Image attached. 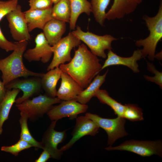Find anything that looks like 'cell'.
<instances>
[{"instance_id": "obj_1", "label": "cell", "mask_w": 162, "mask_h": 162, "mask_svg": "<svg viewBox=\"0 0 162 162\" xmlns=\"http://www.w3.org/2000/svg\"><path fill=\"white\" fill-rule=\"evenodd\" d=\"M100 61L85 45L82 44L75 50L74 56L70 61L60 65L59 67L84 89L101 70L102 65Z\"/></svg>"}, {"instance_id": "obj_2", "label": "cell", "mask_w": 162, "mask_h": 162, "mask_svg": "<svg viewBox=\"0 0 162 162\" xmlns=\"http://www.w3.org/2000/svg\"><path fill=\"white\" fill-rule=\"evenodd\" d=\"M16 47L9 55L0 59V70L2 74V82L5 86L19 77L29 76L41 77L44 73L31 71L26 68L23 61V54L28 45V41L16 42Z\"/></svg>"}, {"instance_id": "obj_3", "label": "cell", "mask_w": 162, "mask_h": 162, "mask_svg": "<svg viewBox=\"0 0 162 162\" xmlns=\"http://www.w3.org/2000/svg\"><path fill=\"white\" fill-rule=\"evenodd\" d=\"M146 25L149 31L148 36L144 39L136 40V45L142 46L140 50L143 58L147 57L151 61L154 60L157 46L162 38V3L160 2L158 11L155 16H143Z\"/></svg>"}, {"instance_id": "obj_4", "label": "cell", "mask_w": 162, "mask_h": 162, "mask_svg": "<svg viewBox=\"0 0 162 162\" xmlns=\"http://www.w3.org/2000/svg\"><path fill=\"white\" fill-rule=\"evenodd\" d=\"M62 101L57 97L40 95L32 99H28L16 104V106L20 112L24 113L28 118L32 120L47 113L53 105L60 103Z\"/></svg>"}, {"instance_id": "obj_5", "label": "cell", "mask_w": 162, "mask_h": 162, "mask_svg": "<svg viewBox=\"0 0 162 162\" xmlns=\"http://www.w3.org/2000/svg\"><path fill=\"white\" fill-rule=\"evenodd\" d=\"M76 28V30L73 31L72 33L84 43L90 49L91 52L97 57L106 58L107 55L105 50H111L112 42L117 40L110 34L98 35L88 31L84 32L78 26Z\"/></svg>"}, {"instance_id": "obj_6", "label": "cell", "mask_w": 162, "mask_h": 162, "mask_svg": "<svg viewBox=\"0 0 162 162\" xmlns=\"http://www.w3.org/2000/svg\"><path fill=\"white\" fill-rule=\"evenodd\" d=\"M105 149L108 151H127L144 157L157 155L162 157V142L160 140L140 141L131 140L125 141L117 146H109Z\"/></svg>"}, {"instance_id": "obj_7", "label": "cell", "mask_w": 162, "mask_h": 162, "mask_svg": "<svg viewBox=\"0 0 162 162\" xmlns=\"http://www.w3.org/2000/svg\"><path fill=\"white\" fill-rule=\"evenodd\" d=\"M85 115L105 131L108 136L107 145L110 146L119 138L128 135L124 128L125 119L123 117L105 118L90 112L86 113Z\"/></svg>"}, {"instance_id": "obj_8", "label": "cell", "mask_w": 162, "mask_h": 162, "mask_svg": "<svg viewBox=\"0 0 162 162\" xmlns=\"http://www.w3.org/2000/svg\"><path fill=\"white\" fill-rule=\"evenodd\" d=\"M81 44V41L72 32L62 38L56 44L52 46L53 57L48 66V71L66 62H69L72 58L71 52L72 49Z\"/></svg>"}, {"instance_id": "obj_9", "label": "cell", "mask_w": 162, "mask_h": 162, "mask_svg": "<svg viewBox=\"0 0 162 162\" xmlns=\"http://www.w3.org/2000/svg\"><path fill=\"white\" fill-rule=\"evenodd\" d=\"M6 17L10 33L14 40L19 42L31 40L26 20L20 5L18 4L16 8L7 14Z\"/></svg>"}, {"instance_id": "obj_10", "label": "cell", "mask_w": 162, "mask_h": 162, "mask_svg": "<svg viewBox=\"0 0 162 162\" xmlns=\"http://www.w3.org/2000/svg\"><path fill=\"white\" fill-rule=\"evenodd\" d=\"M88 108L86 104H81L76 100H62L59 104L53 106L47 113L52 121H58L63 118H76L78 115L86 112Z\"/></svg>"}, {"instance_id": "obj_11", "label": "cell", "mask_w": 162, "mask_h": 162, "mask_svg": "<svg viewBox=\"0 0 162 162\" xmlns=\"http://www.w3.org/2000/svg\"><path fill=\"white\" fill-rule=\"evenodd\" d=\"M57 121H52L50 124L44 132L40 142L43 150L48 151L51 158L60 159L63 154V152L58 149V146L63 142L66 137V131L56 130L55 128Z\"/></svg>"}, {"instance_id": "obj_12", "label": "cell", "mask_w": 162, "mask_h": 162, "mask_svg": "<svg viewBox=\"0 0 162 162\" xmlns=\"http://www.w3.org/2000/svg\"><path fill=\"white\" fill-rule=\"evenodd\" d=\"M99 128L93 121L86 115L77 117L71 134L72 138L60 149L63 152L69 149L77 141L85 136H95L98 132Z\"/></svg>"}, {"instance_id": "obj_13", "label": "cell", "mask_w": 162, "mask_h": 162, "mask_svg": "<svg viewBox=\"0 0 162 162\" xmlns=\"http://www.w3.org/2000/svg\"><path fill=\"white\" fill-rule=\"evenodd\" d=\"M34 41L35 47L26 50L23 57L30 62L40 61L44 63L48 62L53 54L52 46L50 45L42 32L37 35Z\"/></svg>"}, {"instance_id": "obj_14", "label": "cell", "mask_w": 162, "mask_h": 162, "mask_svg": "<svg viewBox=\"0 0 162 162\" xmlns=\"http://www.w3.org/2000/svg\"><path fill=\"white\" fill-rule=\"evenodd\" d=\"M5 87L8 89L17 88L23 92L22 96L15 100L16 104H19L29 99L40 90L41 87V78L35 77L23 79L17 78L7 84Z\"/></svg>"}, {"instance_id": "obj_15", "label": "cell", "mask_w": 162, "mask_h": 162, "mask_svg": "<svg viewBox=\"0 0 162 162\" xmlns=\"http://www.w3.org/2000/svg\"><path fill=\"white\" fill-rule=\"evenodd\" d=\"M107 58L102 66L101 70L110 66L122 65L127 66L135 73L140 72L137 61L143 58L140 50H135L132 55L125 57L120 56L114 52L112 50H109Z\"/></svg>"}, {"instance_id": "obj_16", "label": "cell", "mask_w": 162, "mask_h": 162, "mask_svg": "<svg viewBox=\"0 0 162 162\" xmlns=\"http://www.w3.org/2000/svg\"><path fill=\"white\" fill-rule=\"evenodd\" d=\"M61 78L57 97L61 100H76L77 96L84 89L66 73L62 72Z\"/></svg>"}, {"instance_id": "obj_17", "label": "cell", "mask_w": 162, "mask_h": 162, "mask_svg": "<svg viewBox=\"0 0 162 162\" xmlns=\"http://www.w3.org/2000/svg\"><path fill=\"white\" fill-rule=\"evenodd\" d=\"M52 7L44 10L29 9L24 12L29 32L36 28L43 30L46 23L52 19Z\"/></svg>"}, {"instance_id": "obj_18", "label": "cell", "mask_w": 162, "mask_h": 162, "mask_svg": "<svg viewBox=\"0 0 162 162\" xmlns=\"http://www.w3.org/2000/svg\"><path fill=\"white\" fill-rule=\"evenodd\" d=\"M139 4L136 0H114L110 8L106 13L109 20L120 19L134 12Z\"/></svg>"}, {"instance_id": "obj_19", "label": "cell", "mask_w": 162, "mask_h": 162, "mask_svg": "<svg viewBox=\"0 0 162 162\" xmlns=\"http://www.w3.org/2000/svg\"><path fill=\"white\" fill-rule=\"evenodd\" d=\"M66 28L65 22L52 19L45 25L43 29V33L50 45L52 46L62 38Z\"/></svg>"}, {"instance_id": "obj_20", "label": "cell", "mask_w": 162, "mask_h": 162, "mask_svg": "<svg viewBox=\"0 0 162 162\" xmlns=\"http://www.w3.org/2000/svg\"><path fill=\"white\" fill-rule=\"evenodd\" d=\"M62 72L59 67H56L44 74L41 77V87L47 95L53 98L56 96V86Z\"/></svg>"}, {"instance_id": "obj_21", "label": "cell", "mask_w": 162, "mask_h": 162, "mask_svg": "<svg viewBox=\"0 0 162 162\" xmlns=\"http://www.w3.org/2000/svg\"><path fill=\"white\" fill-rule=\"evenodd\" d=\"M108 70L102 75L98 74L89 85L77 96L76 101L80 103L86 104L92 98L95 97L97 91L105 82Z\"/></svg>"}, {"instance_id": "obj_22", "label": "cell", "mask_w": 162, "mask_h": 162, "mask_svg": "<svg viewBox=\"0 0 162 162\" xmlns=\"http://www.w3.org/2000/svg\"><path fill=\"white\" fill-rule=\"evenodd\" d=\"M20 91L17 88L7 89L4 97L0 102V135L2 134L4 123L8 118L11 109Z\"/></svg>"}, {"instance_id": "obj_23", "label": "cell", "mask_w": 162, "mask_h": 162, "mask_svg": "<svg viewBox=\"0 0 162 162\" xmlns=\"http://www.w3.org/2000/svg\"><path fill=\"white\" fill-rule=\"evenodd\" d=\"M71 8L70 28L74 30L78 17L84 13L89 15L92 12L91 3L87 0H69Z\"/></svg>"}, {"instance_id": "obj_24", "label": "cell", "mask_w": 162, "mask_h": 162, "mask_svg": "<svg viewBox=\"0 0 162 162\" xmlns=\"http://www.w3.org/2000/svg\"><path fill=\"white\" fill-rule=\"evenodd\" d=\"M95 97H96L101 103L110 106L117 116L123 117L125 105L122 104L111 98L106 90L99 89L96 92Z\"/></svg>"}, {"instance_id": "obj_25", "label": "cell", "mask_w": 162, "mask_h": 162, "mask_svg": "<svg viewBox=\"0 0 162 162\" xmlns=\"http://www.w3.org/2000/svg\"><path fill=\"white\" fill-rule=\"evenodd\" d=\"M52 19L69 22L71 16L69 0H61L54 4L52 8Z\"/></svg>"}, {"instance_id": "obj_26", "label": "cell", "mask_w": 162, "mask_h": 162, "mask_svg": "<svg viewBox=\"0 0 162 162\" xmlns=\"http://www.w3.org/2000/svg\"><path fill=\"white\" fill-rule=\"evenodd\" d=\"M111 0H91L92 12L96 21L103 26L106 18V10Z\"/></svg>"}, {"instance_id": "obj_27", "label": "cell", "mask_w": 162, "mask_h": 162, "mask_svg": "<svg viewBox=\"0 0 162 162\" xmlns=\"http://www.w3.org/2000/svg\"><path fill=\"white\" fill-rule=\"evenodd\" d=\"M20 117L19 120L21 127L20 139L26 141L32 147L42 149L41 142L36 140L29 131L27 122L28 117L26 114L22 112H20Z\"/></svg>"}, {"instance_id": "obj_28", "label": "cell", "mask_w": 162, "mask_h": 162, "mask_svg": "<svg viewBox=\"0 0 162 162\" xmlns=\"http://www.w3.org/2000/svg\"><path fill=\"white\" fill-rule=\"evenodd\" d=\"M123 114L125 119L132 122L143 120V117L142 109L135 104H129L125 105Z\"/></svg>"}, {"instance_id": "obj_29", "label": "cell", "mask_w": 162, "mask_h": 162, "mask_svg": "<svg viewBox=\"0 0 162 162\" xmlns=\"http://www.w3.org/2000/svg\"><path fill=\"white\" fill-rule=\"evenodd\" d=\"M32 146L26 141L20 139L15 144L10 146H4L1 147L2 151L9 153L15 156L22 151L28 149Z\"/></svg>"}, {"instance_id": "obj_30", "label": "cell", "mask_w": 162, "mask_h": 162, "mask_svg": "<svg viewBox=\"0 0 162 162\" xmlns=\"http://www.w3.org/2000/svg\"><path fill=\"white\" fill-rule=\"evenodd\" d=\"M147 68L148 70L154 74V76H150L147 75H144V77L145 79L148 81L154 82L162 88V73L157 70L154 65L149 62L147 63Z\"/></svg>"}, {"instance_id": "obj_31", "label": "cell", "mask_w": 162, "mask_h": 162, "mask_svg": "<svg viewBox=\"0 0 162 162\" xmlns=\"http://www.w3.org/2000/svg\"><path fill=\"white\" fill-rule=\"evenodd\" d=\"M18 2V0L0 1V21L4 16L16 8Z\"/></svg>"}, {"instance_id": "obj_32", "label": "cell", "mask_w": 162, "mask_h": 162, "mask_svg": "<svg viewBox=\"0 0 162 162\" xmlns=\"http://www.w3.org/2000/svg\"><path fill=\"white\" fill-rule=\"evenodd\" d=\"M29 9L44 10L52 7L51 0H29Z\"/></svg>"}, {"instance_id": "obj_33", "label": "cell", "mask_w": 162, "mask_h": 162, "mask_svg": "<svg viewBox=\"0 0 162 162\" xmlns=\"http://www.w3.org/2000/svg\"><path fill=\"white\" fill-rule=\"evenodd\" d=\"M16 47V42L8 40L5 37L0 27V48L7 52L13 51Z\"/></svg>"}, {"instance_id": "obj_34", "label": "cell", "mask_w": 162, "mask_h": 162, "mask_svg": "<svg viewBox=\"0 0 162 162\" xmlns=\"http://www.w3.org/2000/svg\"><path fill=\"white\" fill-rule=\"evenodd\" d=\"M51 158V157L49 153L46 150L43 149V152L35 162H46Z\"/></svg>"}, {"instance_id": "obj_35", "label": "cell", "mask_w": 162, "mask_h": 162, "mask_svg": "<svg viewBox=\"0 0 162 162\" xmlns=\"http://www.w3.org/2000/svg\"><path fill=\"white\" fill-rule=\"evenodd\" d=\"M7 90L5 85L0 80V102L4 97Z\"/></svg>"}, {"instance_id": "obj_36", "label": "cell", "mask_w": 162, "mask_h": 162, "mask_svg": "<svg viewBox=\"0 0 162 162\" xmlns=\"http://www.w3.org/2000/svg\"><path fill=\"white\" fill-rule=\"evenodd\" d=\"M61 0H51L53 4H55Z\"/></svg>"}, {"instance_id": "obj_37", "label": "cell", "mask_w": 162, "mask_h": 162, "mask_svg": "<svg viewBox=\"0 0 162 162\" xmlns=\"http://www.w3.org/2000/svg\"><path fill=\"white\" fill-rule=\"evenodd\" d=\"M143 0H136L138 4L140 3Z\"/></svg>"}]
</instances>
